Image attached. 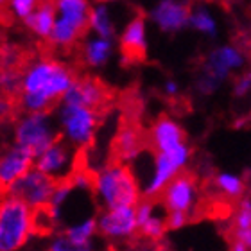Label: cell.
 Masks as SVG:
<instances>
[{
	"instance_id": "6da1fadb",
	"label": "cell",
	"mask_w": 251,
	"mask_h": 251,
	"mask_svg": "<svg viewBox=\"0 0 251 251\" xmlns=\"http://www.w3.org/2000/svg\"><path fill=\"white\" fill-rule=\"evenodd\" d=\"M75 77L70 68L52 59H40L22 75L18 108L27 113H50L63 100Z\"/></svg>"
},
{
	"instance_id": "7a4b0ae2",
	"label": "cell",
	"mask_w": 251,
	"mask_h": 251,
	"mask_svg": "<svg viewBox=\"0 0 251 251\" xmlns=\"http://www.w3.org/2000/svg\"><path fill=\"white\" fill-rule=\"evenodd\" d=\"M99 192L110 210L135 208L142 199L135 174L129 165L121 162L106 163V167L99 173Z\"/></svg>"
},
{
	"instance_id": "3957f363",
	"label": "cell",
	"mask_w": 251,
	"mask_h": 251,
	"mask_svg": "<svg viewBox=\"0 0 251 251\" xmlns=\"http://www.w3.org/2000/svg\"><path fill=\"white\" fill-rule=\"evenodd\" d=\"M0 214V250L16 251L31 235V208L22 199L5 198Z\"/></svg>"
},
{
	"instance_id": "277c9868",
	"label": "cell",
	"mask_w": 251,
	"mask_h": 251,
	"mask_svg": "<svg viewBox=\"0 0 251 251\" xmlns=\"http://www.w3.org/2000/svg\"><path fill=\"white\" fill-rule=\"evenodd\" d=\"M59 136L61 133L50 129L49 113H27L16 126L15 142L16 146L29 149L34 158H40Z\"/></svg>"
},
{
	"instance_id": "5b68a950",
	"label": "cell",
	"mask_w": 251,
	"mask_h": 251,
	"mask_svg": "<svg viewBox=\"0 0 251 251\" xmlns=\"http://www.w3.org/2000/svg\"><path fill=\"white\" fill-rule=\"evenodd\" d=\"M102 117L97 111L84 106H67L61 108V124L65 136L79 147H90L94 140L95 129Z\"/></svg>"
},
{
	"instance_id": "8992f818",
	"label": "cell",
	"mask_w": 251,
	"mask_h": 251,
	"mask_svg": "<svg viewBox=\"0 0 251 251\" xmlns=\"http://www.w3.org/2000/svg\"><path fill=\"white\" fill-rule=\"evenodd\" d=\"M149 147V138L147 133L140 127L135 115L122 117L119 131H117L115 138L111 142V151L108 162H121L135 158L142 149Z\"/></svg>"
},
{
	"instance_id": "52a82bcc",
	"label": "cell",
	"mask_w": 251,
	"mask_h": 251,
	"mask_svg": "<svg viewBox=\"0 0 251 251\" xmlns=\"http://www.w3.org/2000/svg\"><path fill=\"white\" fill-rule=\"evenodd\" d=\"M56 187H58V178L49 176V174L34 169V171H31L27 176L18 179V181L2 196V199L16 198V199L25 201V203L31 204V206H34V204L52 201L54 194H56Z\"/></svg>"
},
{
	"instance_id": "ba28073f",
	"label": "cell",
	"mask_w": 251,
	"mask_h": 251,
	"mask_svg": "<svg viewBox=\"0 0 251 251\" xmlns=\"http://www.w3.org/2000/svg\"><path fill=\"white\" fill-rule=\"evenodd\" d=\"M110 92L97 79H75L74 84L63 97V104L67 106H84L97 111L100 117L104 115L106 106L110 104Z\"/></svg>"
},
{
	"instance_id": "9c48e42d",
	"label": "cell",
	"mask_w": 251,
	"mask_h": 251,
	"mask_svg": "<svg viewBox=\"0 0 251 251\" xmlns=\"http://www.w3.org/2000/svg\"><path fill=\"white\" fill-rule=\"evenodd\" d=\"M199 185L198 174L192 173L190 169H181L176 176L167 183L160 194V203L169 212H187L190 214V201L196 187Z\"/></svg>"
},
{
	"instance_id": "30bf717a",
	"label": "cell",
	"mask_w": 251,
	"mask_h": 251,
	"mask_svg": "<svg viewBox=\"0 0 251 251\" xmlns=\"http://www.w3.org/2000/svg\"><path fill=\"white\" fill-rule=\"evenodd\" d=\"M149 138V147L152 154L158 152H173L179 149L181 146H187V135L181 129V126L176 124L173 119H169L167 115H160L156 121L152 122L151 129L147 133Z\"/></svg>"
},
{
	"instance_id": "8fae6325",
	"label": "cell",
	"mask_w": 251,
	"mask_h": 251,
	"mask_svg": "<svg viewBox=\"0 0 251 251\" xmlns=\"http://www.w3.org/2000/svg\"><path fill=\"white\" fill-rule=\"evenodd\" d=\"M190 5L181 0H160L149 11L151 22L156 24L158 29H162L163 32H178L190 25Z\"/></svg>"
},
{
	"instance_id": "7c38bea8",
	"label": "cell",
	"mask_w": 251,
	"mask_h": 251,
	"mask_svg": "<svg viewBox=\"0 0 251 251\" xmlns=\"http://www.w3.org/2000/svg\"><path fill=\"white\" fill-rule=\"evenodd\" d=\"M36 162V158L29 149H24L20 146L9 147V151L5 152L2 158V167H0V188L2 196L9 190L13 185L22 179L24 176L31 173L32 163Z\"/></svg>"
},
{
	"instance_id": "4fadbf2b",
	"label": "cell",
	"mask_w": 251,
	"mask_h": 251,
	"mask_svg": "<svg viewBox=\"0 0 251 251\" xmlns=\"http://www.w3.org/2000/svg\"><path fill=\"white\" fill-rule=\"evenodd\" d=\"M244 65V56L239 49L231 45H223L212 50L206 59V81L210 84L225 79L231 70L241 68Z\"/></svg>"
},
{
	"instance_id": "5bb4252c",
	"label": "cell",
	"mask_w": 251,
	"mask_h": 251,
	"mask_svg": "<svg viewBox=\"0 0 251 251\" xmlns=\"http://www.w3.org/2000/svg\"><path fill=\"white\" fill-rule=\"evenodd\" d=\"M121 49L126 59L129 61H144L147 52L146 42V18L142 15L135 16L126 25L121 36Z\"/></svg>"
},
{
	"instance_id": "9a60e30c",
	"label": "cell",
	"mask_w": 251,
	"mask_h": 251,
	"mask_svg": "<svg viewBox=\"0 0 251 251\" xmlns=\"http://www.w3.org/2000/svg\"><path fill=\"white\" fill-rule=\"evenodd\" d=\"M136 208V206H135ZM135 208H117L110 210L100 217L99 233L104 237H131L136 230V210Z\"/></svg>"
},
{
	"instance_id": "2e32d148",
	"label": "cell",
	"mask_w": 251,
	"mask_h": 251,
	"mask_svg": "<svg viewBox=\"0 0 251 251\" xmlns=\"http://www.w3.org/2000/svg\"><path fill=\"white\" fill-rule=\"evenodd\" d=\"M58 226V206L52 201L31 206V235L49 237L52 235Z\"/></svg>"
},
{
	"instance_id": "e0dca14e",
	"label": "cell",
	"mask_w": 251,
	"mask_h": 251,
	"mask_svg": "<svg viewBox=\"0 0 251 251\" xmlns=\"http://www.w3.org/2000/svg\"><path fill=\"white\" fill-rule=\"evenodd\" d=\"M56 20H58L56 4L50 2V0H43V2H40L38 9L24 20V24H25V27H29L36 36L49 40L50 34H52L54 25H56Z\"/></svg>"
},
{
	"instance_id": "ac0fdd59",
	"label": "cell",
	"mask_w": 251,
	"mask_h": 251,
	"mask_svg": "<svg viewBox=\"0 0 251 251\" xmlns=\"http://www.w3.org/2000/svg\"><path fill=\"white\" fill-rule=\"evenodd\" d=\"M67 163H68V146L63 142V135H61L52 146L49 147L47 151L43 152L42 156L36 158L34 169L49 174V176L59 178L58 173L67 165Z\"/></svg>"
},
{
	"instance_id": "d6986e66",
	"label": "cell",
	"mask_w": 251,
	"mask_h": 251,
	"mask_svg": "<svg viewBox=\"0 0 251 251\" xmlns=\"http://www.w3.org/2000/svg\"><path fill=\"white\" fill-rule=\"evenodd\" d=\"M59 18H65L67 22L79 27L83 32L90 29V7L88 0H54Z\"/></svg>"
},
{
	"instance_id": "ffe728a7",
	"label": "cell",
	"mask_w": 251,
	"mask_h": 251,
	"mask_svg": "<svg viewBox=\"0 0 251 251\" xmlns=\"http://www.w3.org/2000/svg\"><path fill=\"white\" fill-rule=\"evenodd\" d=\"M111 50H113L111 40L95 36L84 45V61L88 63L90 67H102L110 59Z\"/></svg>"
},
{
	"instance_id": "44dd1931",
	"label": "cell",
	"mask_w": 251,
	"mask_h": 251,
	"mask_svg": "<svg viewBox=\"0 0 251 251\" xmlns=\"http://www.w3.org/2000/svg\"><path fill=\"white\" fill-rule=\"evenodd\" d=\"M90 29L99 38L113 40V36H115V25L111 22L106 5L99 4L92 7V13H90Z\"/></svg>"
},
{
	"instance_id": "7402d4cb",
	"label": "cell",
	"mask_w": 251,
	"mask_h": 251,
	"mask_svg": "<svg viewBox=\"0 0 251 251\" xmlns=\"http://www.w3.org/2000/svg\"><path fill=\"white\" fill-rule=\"evenodd\" d=\"M84 32L75 27L74 24L67 22L65 18H59L56 20V25L52 29V34L49 38V42L52 43V45H58V47H70L74 43L77 42V38L83 36Z\"/></svg>"
},
{
	"instance_id": "603a6c76",
	"label": "cell",
	"mask_w": 251,
	"mask_h": 251,
	"mask_svg": "<svg viewBox=\"0 0 251 251\" xmlns=\"http://www.w3.org/2000/svg\"><path fill=\"white\" fill-rule=\"evenodd\" d=\"M214 185L219 188L225 196L235 199V201H239V203L244 199V194L248 192L246 179L235 178V176H230V174H215Z\"/></svg>"
},
{
	"instance_id": "cb8c5ba5",
	"label": "cell",
	"mask_w": 251,
	"mask_h": 251,
	"mask_svg": "<svg viewBox=\"0 0 251 251\" xmlns=\"http://www.w3.org/2000/svg\"><path fill=\"white\" fill-rule=\"evenodd\" d=\"M190 27L199 31L204 36L215 38L217 36V22L212 16L208 9L204 7H196L192 9V15H190Z\"/></svg>"
},
{
	"instance_id": "d4e9b609",
	"label": "cell",
	"mask_w": 251,
	"mask_h": 251,
	"mask_svg": "<svg viewBox=\"0 0 251 251\" xmlns=\"http://www.w3.org/2000/svg\"><path fill=\"white\" fill-rule=\"evenodd\" d=\"M95 226H97L95 219H88L81 226L67 228V230L63 231V237H67L68 241L75 242V244H88V239H90V235L94 233Z\"/></svg>"
},
{
	"instance_id": "484cf974",
	"label": "cell",
	"mask_w": 251,
	"mask_h": 251,
	"mask_svg": "<svg viewBox=\"0 0 251 251\" xmlns=\"http://www.w3.org/2000/svg\"><path fill=\"white\" fill-rule=\"evenodd\" d=\"M38 5H40V0H9V7L13 11V15L22 18V20L31 16L38 9Z\"/></svg>"
},
{
	"instance_id": "4316f807",
	"label": "cell",
	"mask_w": 251,
	"mask_h": 251,
	"mask_svg": "<svg viewBox=\"0 0 251 251\" xmlns=\"http://www.w3.org/2000/svg\"><path fill=\"white\" fill-rule=\"evenodd\" d=\"M90 244H75V242L68 241L67 237H61L54 242L52 251H90Z\"/></svg>"
},
{
	"instance_id": "83f0119b",
	"label": "cell",
	"mask_w": 251,
	"mask_h": 251,
	"mask_svg": "<svg viewBox=\"0 0 251 251\" xmlns=\"http://www.w3.org/2000/svg\"><path fill=\"white\" fill-rule=\"evenodd\" d=\"M167 228L169 230H176V228H181L183 225L190 223V214L187 212H167Z\"/></svg>"
},
{
	"instance_id": "f1b7e54d",
	"label": "cell",
	"mask_w": 251,
	"mask_h": 251,
	"mask_svg": "<svg viewBox=\"0 0 251 251\" xmlns=\"http://www.w3.org/2000/svg\"><path fill=\"white\" fill-rule=\"evenodd\" d=\"M251 90V72L244 74L239 81L235 83V88H233V94L237 95V97H244V95L248 94Z\"/></svg>"
},
{
	"instance_id": "f546056e",
	"label": "cell",
	"mask_w": 251,
	"mask_h": 251,
	"mask_svg": "<svg viewBox=\"0 0 251 251\" xmlns=\"http://www.w3.org/2000/svg\"><path fill=\"white\" fill-rule=\"evenodd\" d=\"M228 251H250V246L244 237H237L228 242Z\"/></svg>"
},
{
	"instance_id": "4dcf8cb0",
	"label": "cell",
	"mask_w": 251,
	"mask_h": 251,
	"mask_svg": "<svg viewBox=\"0 0 251 251\" xmlns=\"http://www.w3.org/2000/svg\"><path fill=\"white\" fill-rule=\"evenodd\" d=\"M163 88H165V94H167L169 97H173V95L178 94V84L174 83V81H167V83H165V86H163Z\"/></svg>"
},
{
	"instance_id": "1f68e13d",
	"label": "cell",
	"mask_w": 251,
	"mask_h": 251,
	"mask_svg": "<svg viewBox=\"0 0 251 251\" xmlns=\"http://www.w3.org/2000/svg\"><path fill=\"white\" fill-rule=\"evenodd\" d=\"M152 251H171V248H169V244H165V242L162 241V242H158Z\"/></svg>"
},
{
	"instance_id": "d6a6232c",
	"label": "cell",
	"mask_w": 251,
	"mask_h": 251,
	"mask_svg": "<svg viewBox=\"0 0 251 251\" xmlns=\"http://www.w3.org/2000/svg\"><path fill=\"white\" fill-rule=\"evenodd\" d=\"M106 251H119V250H117L115 246H110V248H108V250H106Z\"/></svg>"
},
{
	"instance_id": "836d02e7",
	"label": "cell",
	"mask_w": 251,
	"mask_h": 251,
	"mask_svg": "<svg viewBox=\"0 0 251 251\" xmlns=\"http://www.w3.org/2000/svg\"><path fill=\"white\" fill-rule=\"evenodd\" d=\"M0 2H2V4H4V2H9V0H0Z\"/></svg>"
},
{
	"instance_id": "e575fe53",
	"label": "cell",
	"mask_w": 251,
	"mask_h": 251,
	"mask_svg": "<svg viewBox=\"0 0 251 251\" xmlns=\"http://www.w3.org/2000/svg\"><path fill=\"white\" fill-rule=\"evenodd\" d=\"M104 2H115V0H104Z\"/></svg>"
}]
</instances>
